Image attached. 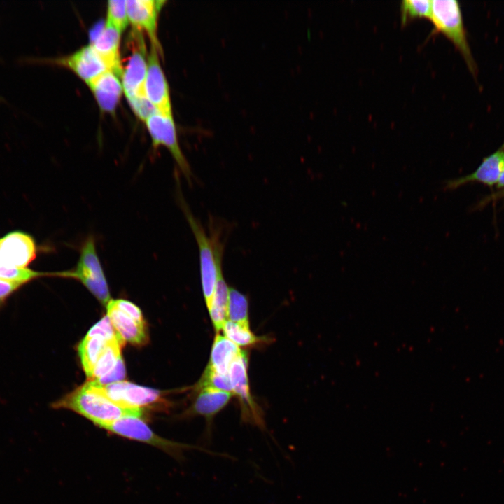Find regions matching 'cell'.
Segmentation results:
<instances>
[{
  "mask_svg": "<svg viewBox=\"0 0 504 504\" xmlns=\"http://www.w3.org/2000/svg\"><path fill=\"white\" fill-rule=\"evenodd\" d=\"M107 316L115 331L125 342L141 345L147 341L146 323L140 322L118 309L110 301L106 305Z\"/></svg>",
  "mask_w": 504,
  "mask_h": 504,
  "instance_id": "ac0fdd59",
  "label": "cell"
},
{
  "mask_svg": "<svg viewBox=\"0 0 504 504\" xmlns=\"http://www.w3.org/2000/svg\"><path fill=\"white\" fill-rule=\"evenodd\" d=\"M248 304L246 295L234 288H230L227 307L228 321L248 323Z\"/></svg>",
  "mask_w": 504,
  "mask_h": 504,
  "instance_id": "484cf974",
  "label": "cell"
},
{
  "mask_svg": "<svg viewBox=\"0 0 504 504\" xmlns=\"http://www.w3.org/2000/svg\"><path fill=\"white\" fill-rule=\"evenodd\" d=\"M104 393L113 402L127 408L143 409L157 402L160 391L125 381L102 385Z\"/></svg>",
  "mask_w": 504,
  "mask_h": 504,
  "instance_id": "8fae6325",
  "label": "cell"
},
{
  "mask_svg": "<svg viewBox=\"0 0 504 504\" xmlns=\"http://www.w3.org/2000/svg\"><path fill=\"white\" fill-rule=\"evenodd\" d=\"M51 407L72 410L101 428L125 416L143 415L141 409L123 407L113 402L104 393L101 384L92 380L52 402Z\"/></svg>",
  "mask_w": 504,
  "mask_h": 504,
  "instance_id": "6da1fadb",
  "label": "cell"
},
{
  "mask_svg": "<svg viewBox=\"0 0 504 504\" xmlns=\"http://www.w3.org/2000/svg\"><path fill=\"white\" fill-rule=\"evenodd\" d=\"M58 277L71 278L79 281L106 306L111 300L108 283L92 235L88 236L82 244L78 260L74 268L59 272Z\"/></svg>",
  "mask_w": 504,
  "mask_h": 504,
  "instance_id": "5b68a950",
  "label": "cell"
},
{
  "mask_svg": "<svg viewBox=\"0 0 504 504\" xmlns=\"http://www.w3.org/2000/svg\"><path fill=\"white\" fill-rule=\"evenodd\" d=\"M224 336L239 346H248L260 342V338L255 335L249 328V324H243L227 321L222 329Z\"/></svg>",
  "mask_w": 504,
  "mask_h": 504,
  "instance_id": "cb8c5ba5",
  "label": "cell"
},
{
  "mask_svg": "<svg viewBox=\"0 0 504 504\" xmlns=\"http://www.w3.org/2000/svg\"><path fill=\"white\" fill-rule=\"evenodd\" d=\"M243 351L226 337L217 335L214 340L207 366L220 374H228L232 362Z\"/></svg>",
  "mask_w": 504,
  "mask_h": 504,
  "instance_id": "d6986e66",
  "label": "cell"
},
{
  "mask_svg": "<svg viewBox=\"0 0 504 504\" xmlns=\"http://www.w3.org/2000/svg\"><path fill=\"white\" fill-rule=\"evenodd\" d=\"M55 276L56 272H43L14 266L6 262L0 254V279L23 286L38 278Z\"/></svg>",
  "mask_w": 504,
  "mask_h": 504,
  "instance_id": "7402d4cb",
  "label": "cell"
},
{
  "mask_svg": "<svg viewBox=\"0 0 504 504\" xmlns=\"http://www.w3.org/2000/svg\"><path fill=\"white\" fill-rule=\"evenodd\" d=\"M160 54H162L161 50L150 46L148 55L144 94L158 112L164 115H173L169 88L160 64Z\"/></svg>",
  "mask_w": 504,
  "mask_h": 504,
  "instance_id": "ba28073f",
  "label": "cell"
},
{
  "mask_svg": "<svg viewBox=\"0 0 504 504\" xmlns=\"http://www.w3.org/2000/svg\"><path fill=\"white\" fill-rule=\"evenodd\" d=\"M111 340L101 335L87 333L78 346V355L87 377L90 379L94 368ZM123 341V340H122Z\"/></svg>",
  "mask_w": 504,
  "mask_h": 504,
  "instance_id": "ffe728a7",
  "label": "cell"
},
{
  "mask_svg": "<svg viewBox=\"0 0 504 504\" xmlns=\"http://www.w3.org/2000/svg\"><path fill=\"white\" fill-rule=\"evenodd\" d=\"M110 302L116 308L130 315L136 320L145 322L141 311L132 302L123 299L111 300Z\"/></svg>",
  "mask_w": 504,
  "mask_h": 504,
  "instance_id": "f546056e",
  "label": "cell"
},
{
  "mask_svg": "<svg viewBox=\"0 0 504 504\" xmlns=\"http://www.w3.org/2000/svg\"><path fill=\"white\" fill-rule=\"evenodd\" d=\"M179 203L196 239L200 256L202 288L206 307H209L219 278L223 275L222 259L223 245L215 233L208 235L193 216L182 195Z\"/></svg>",
  "mask_w": 504,
  "mask_h": 504,
  "instance_id": "7a4b0ae2",
  "label": "cell"
},
{
  "mask_svg": "<svg viewBox=\"0 0 504 504\" xmlns=\"http://www.w3.org/2000/svg\"><path fill=\"white\" fill-rule=\"evenodd\" d=\"M125 377V367L122 358L118 362L115 367L107 374L97 381L102 385H106L115 382H121Z\"/></svg>",
  "mask_w": 504,
  "mask_h": 504,
  "instance_id": "4dcf8cb0",
  "label": "cell"
},
{
  "mask_svg": "<svg viewBox=\"0 0 504 504\" xmlns=\"http://www.w3.org/2000/svg\"><path fill=\"white\" fill-rule=\"evenodd\" d=\"M430 20L436 32L448 38L461 53L471 74L477 65L470 48L459 3L456 0H433Z\"/></svg>",
  "mask_w": 504,
  "mask_h": 504,
  "instance_id": "277c9868",
  "label": "cell"
},
{
  "mask_svg": "<svg viewBox=\"0 0 504 504\" xmlns=\"http://www.w3.org/2000/svg\"><path fill=\"white\" fill-rule=\"evenodd\" d=\"M143 32L132 29V52L127 64L122 66L121 83L127 98L145 95L144 82L148 69V56Z\"/></svg>",
  "mask_w": 504,
  "mask_h": 504,
  "instance_id": "52a82bcc",
  "label": "cell"
},
{
  "mask_svg": "<svg viewBox=\"0 0 504 504\" xmlns=\"http://www.w3.org/2000/svg\"><path fill=\"white\" fill-rule=\"evenodd\" d=\"M121 34L112 26L105 23L90 43L108 69L116 74L120 78L122 71L120 51Z\"/></svg>",
  "mask_w": 504,
  "mask_h": 504,
  "instance_id": "2e32d148",
  "label": "cell"
},
{
  "mask_svg": "<svg viewBox=\"0 0 504 504\" xmlns=\"http://www.w3.org/2000/svg\"><path fill=\"white\" fill-rule=\"evenodd\" d=\"M103 429L113 435L153 446L178 461L184 460V452L189 450H199L214 456L230 458L227 454L214 452L202 447L164 438L156 434L141 417L125 416Z\"/></svg>",
  "mask_w": 504,
  "mask_h": 504,
  "instance_id": "3957f363",
  "label": "cell"
},
{
  "mask_svg": "<svg viewBox=\"0 0 504 504\" xmlns=\"http://www.w3.org/2000/svg\"><path fill=\"white\" fill-rule=\"evenodd\" d=\"M496 186H497V188H499L504 187V166L503 167V169L500 174L499 178L496 183Z\"/></svg>",
  "mask_w": 504,
  "mask_h": 504,
  "instance_id": "d6a6232c",
  "label": "cell"
},
{
  "mask_svg": "<svg viewBox=\"0 0 504 504\" xmlns=\"http://www.w3.org/2000/svg\"><path fill=\"white\" fill-rule=\"evenodd\" d=\"M125 344L122 340H116L108 344L97 360L90 380L97 381L109 373L122 358L121 348Z\"/></svg>",
  "mask_w": 504,
  "mask_h": 504,
  "instance_id": "603a6c76",
  "label": "cell"
},
{
  "mask_svg": "<svg viewBox=\"0 0 504 504\" xmlns=\"http://www.w3.org/2000/svg\"><path fill=\"white\" fill-rule=\"evenodd\" d=\"M206 388L225 391L232 393V384L228 374L218 373L209 366H206L195 387L197 391Z\"/></svg>",
  "mask_w": 504,
  "mask_h": 504,
  "instance_id": "83f0119b",
  "label": "cell"
},
{
  "mask_svg": "<svg viewBox=\"0 0 504 504\" xmlns=\"http://www.w3.org/2000/svg\"><path fill=\"white\" fill-rule=\"evenodd\" d=\"M51 62L69 69L86 84L109 70L90 44L66 57L51 60Z\"/></svg>",
  "mask_w": 504,
  "mask_h": 504,
  "instance_id": "4fadbf2b",
  "label": "cell"
},
{
  "mask_svg": "<svg viewBox=\"0 0 504 504\" xmlns=\"http://www.w3.org/2000/svg\"><path fill=\"white\" fill-rule=\"evenodd\" d=\"M127 102L136 115L144 122L150 115L157 112L145 95L129 98Z\"/></svg>",
  "mask_w": 504,
  "mask_h": 504,
  "instance_id": "f1b7e54d",
  "label": "cell"
},
{
  "mask_svg": "<svg viewBox=\"0 0 504 504\" xmlns=\"http://www.w3.org/2000/svg\"><path fill=\"white\" fill-rule=\"evenodd\" d=\"M197 391L192 404L183 416H204L207 423L206 438H210L211 424L214 416L228 404L233 394L230 392L208 388Z\"/></svg>",
  "mask_w": 504,
  "mask_h": 504,
  "instance_id": "5bb4252c",
  "label": "cell"
},
{
  "mask_svg": "<svg viewBox=\"0 0 504 504\" xmlns=\"http://www.w3.org/2000/svg\"><path fill=\"white\" fill-rule=\"evenodd\" d=\"M106 10V24L122 33L129 23L127 1H108Z\"/></svg>",
  "mask_w": 504,
  "mask_h": 504,
  "instance_id": "4316f807",
  "label": "cell"
},
{
  "mask_svg": "<svg viewBox=\"0 0 504 504\" xmlns=\"http://www.w3.org/2000/svg\"><path fill=\"white\" fill-rule=\"evenodd\" d=\"M504 166V144L496 152L484 159L477 169L465 176L450 180L446 189H455L470 182H479L493 186L497 183Z\"/></svg>",
  "mask_w": 504,
  "mask_h": 504,
  "instance_id": "e0dca14e",
  "label": "cell"
},
{
  "mask_svg": "<svg viewBox=\"0 0 504 504\" xmlns=\"http://www.w3.org/2000/svg\"><path fill=\"white\" fill-rule=\"evenodd\" d=\"M400 20L402 25L419 18L431 16L432 3L429 0H404L400 4Z\"/></svg>",
  "mask_w": 504,
  "mask_h": 504,
  "instance_id": "d4e9b609",
  "label": "cell"
},
{
  "mask_svg": "<svg viewBox=\"0 0 504 504\" xmlns=\"http://www.w3.org/2000/svg\"><path fill=\"white\" fill-rule=\"evenodd\" d=\"M102 111L113 113L123 93L120 77L108 70L87 83Z\"/></svg>",
  "mask_w": 504,
  "mask_h": 504,
  "instance_id": "9a60e30c",
  "label": "cell"
},
{
  "mask_svg": "<svg viewBox=\"0 0 504 504\" xmlns=\"http://www.w3.org/2000/svg\"><path fill=\"white\" fill-rule=\"evenodd\" d=\"M37 253L34 238L24 231H11L0 238V254L14 266L27 268L36 259Z\"/></svg>",
  "mask_w": 504,
  "mask_h": 504,
  "instance_id": "7c38bea8",
  "label": "cell"
},
{
  "mask_svg": "<svg viewBox=\"0 0 504 504\" xmlns=\"http://www.w3.org/2000/svg\"><path fill=\"white\" fill-rule=\"evenodd\" d=\"M247 367V354L243 351L242 354L232 362L228 370L232 393L235 394L240 400L242 419L264 428L262 415L251 395Z\"/></svg>",
  "mask_w": 504,
  "mask_h": 504,
  "instance_id": "9c48e42d",
  "label": "cell"
},
{
  "mask_svg": "<svg viewBox=\"0 0 504 504\" xmlns=\"http://www.w3.org/2000/svg\"><path fill=\"white\" fill-rule=\"evenodd\" d=\"M145 123L153 148H167L183 176L191 183V169L180 147L173 115H164L157 111L150 115Z\"/></svg>",
  "mask_w": 504,
  "mask_h": 504,
  "instance_id": "8992f818",
  "label": "cell"
},
{
  "mask_svg": "<svg viewBox=\"0 0 504 504\" xmlns=\"http://www.w3.org/2000/svg\"><path fill=\"white\" fill-rule=\"evenodd\" d=\"M229 292L230 288L222 275L217 282L211 302L207 307L216 331L223 329L227 319Z\"/></svg>",
  "mask_w": 504,
  "mask_h": 504,
  "instance_id": "44dd1931",
  "label": "cell"
},
{
  "mask_svg": "<svg viewBox=\"0 0 504 504\" xmlns=\"http://www.w3.org/2000/svg\"><path fill=\"white\" fill-rule=\"evenodd\" d=\"M22 286L0 279V309Z\"/></svg>",
  "mask_w": 504,
  "mask_h": 504,
  "instance_id": "1f68e13d",
  "label": "cell"
},
{
  "mask_svg": "<svg viewBox=\"0 0 504 504\" xmlns=\"http://www.w3.org/2000/svg\"><path fill=\"white\" fill-rule=\"evenodd\" d=\"M165 1L161 0H129L127 10L129 22L133 29L145 33L150 46L162 50L158 37V20Z\"/></svg>",
  "mask_w": 504,
  "mask_h": 504,
  "instance_id": "30bf717a",
  "label": "cell"
}]
</instances>
